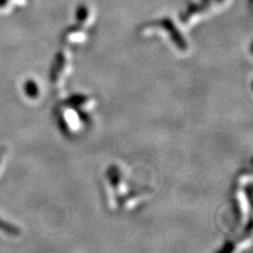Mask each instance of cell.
<instances>
[{"label":"cell","instance_id":"6da1fadb","mask_svg":"<svg viewBox=\"0 0 253 253\" xmlns=\"http://www.w3.org/2000/svg\"><path fill=\"white\" fill-rule=\"evenodd\" d=\"M67 67H69V59L59 55V57L55 61V65L52 71V81L54 83L59 82V79L62 77V72H65L67 70Z\"/></svg>","mask_w":253,"mask_h":253},{"label":"cell","instance_id":"7a4b0ae2","mask_svg":"<svg viewBox=\"0 0 253 253\" xmlns=\"http://www.w3.org/2000/svg\"><path fill=\"white\" fill-rule=\"evenodd\" d=\"M25 94L29 98H37L39 95L38 84L34 81H28L25 84Z\"/></svg>","mask_w":253,"mask_h":253},{"label":"cell","instance_id":"3957f363","mask_svg":"<svg viewBox=\"0 0 253 253\" xmlns=\"http://www.w3.org/2000/svg\"><path fill=\"white\" fill-rule=\"evenodd\" d=\"M0 232H2L4 234L13 235V236L18 235V233H19L17 228L11 225L10 223H6V221H4L2 218H0Z\"/></svg>","mask_w":253,"mask_h":253},{"label":"cell","instance_id":"277c9868","mask_svg":"<svg viewBox=\"0 0 253 253\" xmlns=\"http://www.w3.org/2000/svg\"><path fill=\"white\" fill-rule=\"evenodd\" d=\"M6 155H7V151H6V150L3 149V148L0 149V170L2 169V166H3V164H4V160H5Z\"/></svg>","mask_w":253,"mask_h":253}]
</instances>
